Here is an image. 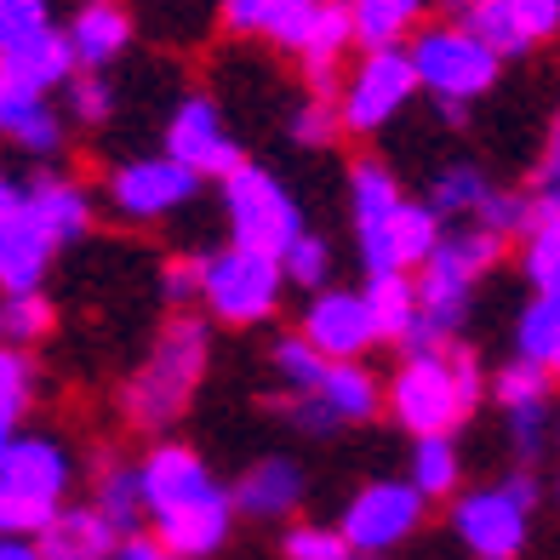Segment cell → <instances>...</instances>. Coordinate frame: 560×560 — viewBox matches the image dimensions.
<instances>
[{"instance_id":"f35d334b","label":"cell","mask_w":560,"mask_h":560,"mask_svg":"<svg viewBox=\"0 0 560 560\" xmlns=\"http://www.w3.org/2000/svg\"><path fill=\"white\" fill-rule=\"evenodd\" d=\"M287 7H292V0H223V23L235 35H269V23Z\"/></svg>"},{"instance_id":"d6986e66","label":"cell","mask_w":560,"mask_h":560,"mask_svg":"<svg viewBox=\"0 0 560 560\" xmlns=\"http://www.w3.org/2000/svg\"><path fill=\"white\" fill-rule=\"evenodd\" d=\"M126 40H132V18H126L115 0H86V7L74 12L69 35H63L74 69H86V74L109 69V63L126 52Z\"/></svg>"},{"instance_id":"603a6c76","label":"cell","mask_w":560,"mask_h":560,"mask_svg":"<svg viewBox=\"0 0 560 560\" xmlns=\"http://www.w3.org/2000/svg\"><path fill=\"white\" fill-rule=\"evenodd\" d=\"M315 395V406L326 418H332V429L338 423H366L372 412H377V384H372V372L361 366V361H326V372H320V384L310 389Z\"/></svg>"},{"instance_id":"83f0119b","label":"cell","mask_w":560,"mask_h":560,"mask_svg":"<svg viewBox=\"0 0 560 560\" xmlns=\"http://www.w3.org/2000/svg\"><path fill=\"white\" fill-rule=\"evenodd\" d=\"M464 30L487 46L498 63L532 52V35H526V23L515 12V0H464Z\"/></svg>"},{"instance_id":"f1b7e54d","label":"cell","mask_w":560,"mask_h":560,"mask_svg":"<svg viewBox=\"0 0 560 560\" xmlns=\"http://www.w3.org/2000/svg\"><path fill=\"white\" fill-rule=\"evenodd\" d=\"M515 349H521V366L555 372V361H560V292H538L521 310Z\"/></svg>"},{"instance_id":"8d00e7d4","label":"cell","mask_w":560,"mask_h":560,"mask_svg":"<svg viewBox=\"0 0 560 560\" xmlns=\"http://www.w3.org/2000/svg\"><path fill=\"white\" fill-rule=\"evenodd\" d=\"M40 30H52V7L46 0H0V52Z\"/></svg>"},{"instance_id":"52a82bcc","label":"cell","mask_w":560,"mask_h":560,"mask_svg":"<svg viewBox=\"0 0 560 560\" xmlns=\"http://www.w3.org/2000/svg\"><path fill=\"white\" fill-rule=\"evenodd\" d=\"M532 503H538L532 475H515L503 487L464 492L452 509V526L475 560H515L526 549V532H532Z\"/></svg>"},{"instance_id":"e575fe53","label":"cell","mask_w":560,"mask_h":560,"mask_svg":"<svg viewBox=\"0 0 560 560\" xmlns=\"http://www.w3.org/2000/svg\"><path fill=\"white\" fill-rule=\"evenodd\" d=\"M487 177H480L475 166H446L441 177H435V200H429V212H452V218H464V212H475L480 200H487Z\"/></svg>"},{"instance_id":"d4e9b609","label":"cell","mask_w":560,"mask_h":560,"mask_svg":"<svg viewBox=\"0 0 560 560\" xmlns=\"http://www.w3.org/2000/svg\"><path fill=\"white\" fill-rule=\"evenodd\" d=\"M349 40H361V52H384V46H406L418 30L423 0H349Z\"/></svg>"},{"instance_id":"3957f363","label":"cell","mask_w":560,"mask_h":560,"mask_svg":"<svg viewBox=\"0 0 560 560\" xmlns=\"http://www.w3.org/2000/svg\"><path fill=\"white\" fill-rule=\"evenodd\" d=\"M498 258H503V235H492V229L441 235V246L418 264V280H412L418 332H412V343H406V354H412V349H435V343L452 338V326H464L475 280L487 275Z\"/></svg>"},{"instance_id":"9c48e42d","label":"cell","mask_w":560,"mask_h":560,"mask_svg":"<svg viewBox=\"0 0 560 560\" xmlns=\"http://www.w3.org/2000/svg\"><path fill=\"white\" fill-rule=\"evenodd\" d=\"M418 92L412 81V63H406V46H384V52H366L361 63L349 69V81L343 92L332 97V109H338V132H377V126H389L400 109H406V97Z\"/></svg>"},{"instance_id":"7bdbcfd3","label":"cell","mask_w":560,"mask_h":560,"mask_svg":"<svg viewBox=\"0 0 560 560\" xmlns=\"http://www.w3.org/2000/svg\"><path fill=\"white\" fill-rule=\"evenodd\" d=\"M475 229H492V235H521V200L515 195H498V189H487V200H480V207H475Z\"/></svg>"},{"instance_id":"9a60e30c","label":"cell","mask_w":560,"mask_h":560,"mask_svg":"<svg viewBox=\"0 0 560 560\" xmlns=\"http://www.w3.org/2000/svg\"><path fill=\"white\" fill-rule=\"evenodd\" d=\"M435 246H441V218L429 207H418V200H400L395 218L361 246V264H366V275H406Z\"/></svg>"},{"instance_id":"836d02e7","label":"cell","mask_w":560,"mask_h":560,"mask_svg":"<svg viewBox=\"0 0 560 560\" xmlns=\"http://www.w3.org/2000/svg\"><path fill=\"white\" fill-rule=\"evenodd\" d=\"M275 264H280V280H292V287H310V292H326V275H332V252H326L320 235H298Z\"/></svg>"},{"instance_id":"ba28073f","label":"cell","mask_w":560,"mask_h":560,"mask_svg":"<svg viewBox=\"0 0 560 560\" xmlns=\"http://www.w3.org/2000/svg\"><path fill=\"white\" fill-rule=\"evenodd\" d=\"M280 264L264 252L229 246L218 258H200V303L223 320V326H258L275 315L280 303Z\"/></svg>"},{"instance_id":"d6a6232c","label":"cell","mask_w":560,"mask_h":560,"mask_svg":"<svg viewBox=\"0 0 560 560\" xmlns=\"http://www.w3.org/2000/svg\"><path fill=\"white\" fill-rule=\"evenodd\" d=\"M30 400H35V366H30V354L0 343V446L12 441V429H18L23 412H30Z\"/></svg>"},{"instance_id":"b9f144b4","label":"cell","mask_w":560,"mask_h":560,"mask_svg":"<svg viewBox=\"0 0 560 560\" xmlns=\"http://www.w3.org/2000/svg\"><path fill=\"white\" fill-rule=\"evenodd\" d=\"M69 109H74V120H86V126L109 120V109H115V92H109L104 74H81V81L69 86Z\"/></svg>"},{"instance_id":"7dc6e473","label":"cell","mask_w":560,"mask_h":560,"mask_svg":"<svg viewBox=\"0 0 560 560\" xmlns=\"http://www.w3.org/2000/svg\"><path fill=\"white\" fill-rule=\"evenodd\" d=\"M0 560H40L30 538H0Z\"/></svg>"},{"instance_id":"6da1fadb","label":"cell","mask_w":560,"mask_h":560,"mask_svg":"<svg viewBox=\"0 0 560 560\" xmlns=\"http://www.w3.org/2000/svg\"><path fill=\"white\" fill-rule=\"evenodd\" d=\"M138 498L143 515L155 521V544L177 560L218 555L229 538V521H235V503L212 480V469L200 464V452L177 441L155 446L138 464Z\"/></svg>"},{"instance_id":"8992f818","label":"cell","mask_w":560,"mask_h":560,"mask_svg":"<svg viewBox=\"0 0 560 560\" xmlns=\"http://www.w3.org/2000/svg\"><path fill=\"white\" fill-rule=\"evenodd\" d=\"M406 63H412V81L423 92H435V104H464V109H469V97H480L498 81V58L464 30V23H435V30H423L412 40V52H406Z\"/></svg>"},{"instance_id":"ee69618b","label":"cell","mask_w":560,"mask_h":560,"mask_svg":"<svg viewBox=\"0 0 560 560\" xmlns=\"http://www.w3.org/2000/svg\"><path fill=\"white\" fill-rule=\"evenodd\" d=\"M161 292H166V303H189V298H200V258H177V264H166Z\"/></svg>"},{"instance_id":"44dd1931","label":"cell","mask_w":560,"mask_h":560,"mask_svg":"<svg viewBox=\"0 0 560 560\" xmlns=\"http://www.w3.org/2000/svg\"><path fill=\"white\" fill-rule=\"evenodd\" d=\"M52 252L58 246L46 241L40 229L18 212V200H12V212L0 218V292H40Z\"/></svg>"},{"instance_id":"681fc988","label":"cell","mask_w":560,"mask_h":560,"mask_svg":"<svg viewBox=\"0 0 560 560\" xmlns=\"http://www.w3.org/2000/svg\"><path fill=\"white\" fill-rule=\"evenodd\" d=\"M423 7H446V12H464V0H423Z\"/></svg>"},{"instance_id":"5bb4252c","label":"cell","mask_w":560,"mask_h":560,"mask_svg":"<svg viewBox=\"0 0 560 560\" xmlns=\"http://www.w3.org/2000/svg\"><path fill=\"white\" fill-rule=\"evenodd\" d=\"M298 338L310 343L320 361H361V354L377 343L361 292H315L310 310H303V332Z\"/></svg>"},{"instance_id":"f907efd6","label":"cell","mask_w":560,"mask_h":560,"mask_svg":"<svg viewBox=\"0 0 560 560\" xmlns=\"http://www.w3.org/2000/svg\"><path fill=\"white\" fill-rule=\"evenodd\" d=\"M349 560H384V555H349Z\"/></svg>"},{"instance_id":"f6af8a7d","label":"cell","mask_w":560,"mask_h":560,"mask_svg":"<svg viewBox=\"0 0 560 560\" xmlns=\"http://www.w3.org/2000/svg\"><path fill=\"white\" fill-rule=\"evenodd\" d=\"M515 12H521L532 40H549L560 30V0H515Z\"/></svg>"},{"instance_id":"277c9868","label":"cell","mask_w":560,"mask_h":560,"mask_svg":"<svg viewBox=\"0 0 560 560\" xmlns=\"http://www.w3.org/2000/svg\"><path fill=\"white\" fill-rule=\"evenodd\" d=\"M207 354H212L207 320L177 315L166 332H161V343L149 349L143 372L132 377V384H126V395H120L126 418L143 423V429L172 423V418L189 406V395H195V384H200V372H207Z\"/></svg>"},{"instance_id":"4dcf8cb0","label":"cell","mask_w":560,"mask_h":560,"mask_svg":"<svg viewBox=\"0 0 560 560\" xmlns=\"http://www.w3.org/2000/svg\"><path fill=\"white\" fill-rule=\"evenodd\" d=\"M97 515H104L120 538H132V526L143 515V498H138V469L132 464H109L104 475H97Z\"/></svg>"},{"instance_id":"ac0fdd59","label":"cell","mask_w":560,"mask_h":560,"mask_svg":"<svg viewBox=\"0 0 560 560\" xmlns=\"http://www.w3.org/2000/svg\"><path fill=\"white\" fill-rule=\"evenodd\" d=\"M63 81H74V58H69V46H63L58 30H40V35H30V40H18V46L0 52V86L46 97Z\"/></svg>"},{"instance_id":"2e32d148","label":"cell","mask_w":560,"mask_h":560,"mask_svg":"<svg viewBox=\"0 0 560 560\" xmlns=\"http://www.w3.org/2000/svg\"><path fill=\"white\" fill-rule=\"evenodd\" d=\"M498 406L509 412V429H515L521 457H538L544 435H549V372L538 366H503L498 372Z\"/></svg>"},{"instance_id":"484cf974","label":"cell","mask_w":560,"mask_h":560,"mask_svg":"<svg viewBox=\"0 0 560 560\" xmlns=\"http://www.w3.org/2000/svg\"><path fill=\"white\" fill-rule=\"evenodd\" d=\"M400 184H395V172L389 166H377V161H361L349 172V212H354V235H361V246L395 218L400 207Z\"/></svg>"},{"instance_id":"bcb514c9","label":"cell","mask_w":560,"mask_h":560,"mask_svg":"<svg viewBox=\"0 0 560 560\" xmlns=\"http://www.w3.org/2000/svg\"><path fill=\"white\" fill-rule=\"evenodd\" d=\"M109 560H177V555H166L155 538H138V532H132V538H120V544H115Z\"/></svg>"},{"instance_id":"ab89813d","label":"cell","mask_w":560,"mask_h":560,"mask_svg":"<svg viewBox=\"0 0 560 560\" xmlns=\"http://www.w3.org/2000/svg\"><path fill=\"white\" fill-rule=\"evenodd\" d=\"M332 132H338V109H332V97H310L298 115H292V143H310V149H320V143H332Z\"/></svg>"},{"instance_id":"60d3db41","label":"cell","mask_w":560,"mask_h":560,"mask_svg":"<svg viewBox=\"0 0 560 560\" xmlns=\"http://www.w3.org/2000/svg\"><path fill=\"white\" fill-rule=\"evenodd\" d=\"M526 280L538 292H560V229L555 235H532L526 241Z\"/></svg>"},{"instance_id":"f546056e","label":"cell","mask_w":560,"mask_h":560,"mask_svg":"<svg viewBox=\"0 0 560 560\" xmlns=\"http://www.w3.org/2000/svg\"><path fill=\"white\" fill-rule=\"evenodd\" d=\"M457 475H464V457H457L452 435H418L412 480H406V487L429 503V498H452V492H457Z\"/></svg>"},{"instance_id":"7a4b0ae2","label":"cell","mask_w":560,"mask_h":560,"mask_svg":"<svg viewBox=\"0 0 560 560\" xmlns=\"http://www.w3.org/2000/svg\"><path fill=\"white\" fill-rule=\"evenodd\" d=\"M487 395V377H480L469 349H412L406 366L389 384V412L400 429L412 435H452L457 423L475 412V400Z\"/></svg>"},{"instance_id":"7c38bea8","label":"cell","mask_w":560,"mask_h":560,"mask_svg":"<svg viewBox=\"0 0 560 560\" xmlns=\"http://www.w3.org/2000/svg\"><path fill=\"white\" fill-rule=\"evenodd\" d=\"M195 189H200V177L184 172L177 161H166V155H155V161H126V166H115V177H109L115 212L132 218V223H155V218H166V212H177V207H189Z\"/></svg>"},{"instance_id":"d590c367","label":"cell","mask_w":560,"mask_h":560,"mask_svg":"<svg viewBox=\"0 0 560 560\" xmlns=\"http://www.w3.org/2000/svg\"><path fill=\"white\" fill-rule=\"evenodd\" d=\"M275 366H280V377L292 384V395H310L315 384H320V372H326V361L303 343V338H280L275 343Z\"/></svg>"},{"instance_id":"7402d4cb","label":"cell","mask_w":560,"mask_h":560,"mask_svg":"<svg viewBox=\"0 0 560 560\" xmlns=\"http://www.w3.org/2000/svg\"><path fill=\"white\" fill-rule=\"evenodd\" d=\"M229 503H235L241 515H258V521L292 515V509L303 503V469L292 464V457H269V464H252L246 480H241L235 492H229Z\"/></svg>"},{"instance_id":"74e56055","label":"cell","mask_w":560,"mask_h":560,"mask_svg":"<svg viewBox=\"0 0 560 560\" xmlns=\"http://www.w3.org/2000/svg\"><path fill=\"white\" fill-rule=\"evenodd\" d=\"M280 549H287V560H349V544L332 526H292Z\"/></svg>"},{"instance_id":"8fae6325","label":"cell","mask_w":560,"mask_h":560,"mask_svg":"<svg viewBox=\"0 0 560 560\" xmlns=\"http://www.w3.org/2000/svg\"><path fill=\"white\" fill-rule=\"evenodd\" d=\"M166 161H177L195 177H229L241 166V143L229 138V126H223L212 97L189 92L184 104L172 109V120H166Z\"/></svg>"},{"instance_id":"e0dca14e","label":"cell","mask_w":560,"mask_h":560,"mask_svg":"<svg viewBox=\"0 0 560 560\" xmlns=\"http://www.w3.org/2000/svg\"><path fill=\"white\" fill-rule=\"evenodd\" d=\"M18 212L30 218L52 246L81 241L92 229V200H86V189H74L69 177H35V184L18 195Z\"/></svg>"},{"instance_id":"5b68a950","label":"cell","mask_w":560,"mask_h":560,"mask_svg":"<svg viewBox=\"0 0 560 560\" xmlns=\"http://www.w3.org/2000/svg\"><path fill=\"white\" fill-rule=\"evenodd\" d=\"M223 218H229L235 246L264 252V258H280L303 235V212L287 195V184L269 166H252V161H241L223 177Z\"/></svg>"},{"instance_id":"4316f807","label":"cell","mask_w":560,"mask_h":560,"mask_svg":"<svg viewBox=\"0 0 560 560\" xmlns=\"http://www.w3.org/2000/svg\"><path fill=\"white\" fill-rule=\"evenodd\" d=\"M366 315H372V332L384 343H412L418 332V298H412V280L406 275H372L366 280Z\"/></svg>"},{"instance_id":"1f68e13d","label":"cell","mask_w":560,"mask_h":560,"mask_svg":"<svg viewBox=\"0 0 560 560\" xmlns=\"http://www.w3.org/2000/svg\"><path fill=\"white\" fill-rule=\"evenodd\" d=\"M52 332V303L40 292H0V343L23 349Z\"/></svg>"},{"instance_id":"4fadbf2b","label":"cell","mask_w":560,"mask_h":560,"mask_svg":"<svg viewBox=\"0 0 560 560\" xmlns=\"http://www.w3.org/2000/svg\"><path fill=\"white\" fill-rule=\"evenodd\" d=\"M0 492L40 503V509H58L69 492V452L46 435H12L0 446Z\"/></svg>"},{"instance_id":"c3c4849f","label":"cell","mask_w":560,"mask_h":560,"mask_svg":"<svg viewBox=\"0 0 560 560\" xmlns=\"http://www.w3.org/2000/svg\"><path fill=\"white\" fill-rule=\"evenodd\" d=\"M12 200H18V189L7 184V177H0V218H7V212H12Z\"/></svg>"},{"instance_id":"cb8c5ba5","label":"cell","mask_w":560,"mask_h":560,"mask_svg":"<svg viewBox=\"0 0 560 560\" xmlns=\"http://www.w3.org/2000/svg\"><path fill=\"white\" fill-rule=\"evenodd\" d=\"M0 138L30 149V155H52L63 143V126L52 115V104L35 92H18V86H0Z\"/></svg>"},{"instance_id":"30bf717a","label":"cell","mask_w":560,"mask_h":560,"mask_svg":"<svg viewBox=\"0 0 560 560\" xmlns=\"http://www.w3.org/2000/svg\"><path fill=\"white\" fill-rule=\"evenodd\" d=\"M418 526H423V498L406 480H372L349 498L338 538L349 544V555H384L412 538Z\"/></svg>"},{"instance_id":"ffe728a7","label":"cell","mask_w":560,"mask_h":560,"mask_svg":"<svg viewBox=\"0 0 560 560\" xmlns=\"http://www.w3.org/2000/svg\"><path fill=\"white\" fill-rule=\"evenodd\" d=\"M115 544H120V532L97 515V509H58V515L35 532L40 560H109Z\"/></svg>"}]
</instances>
